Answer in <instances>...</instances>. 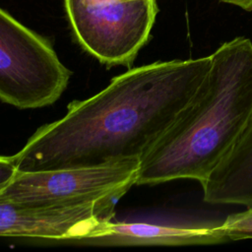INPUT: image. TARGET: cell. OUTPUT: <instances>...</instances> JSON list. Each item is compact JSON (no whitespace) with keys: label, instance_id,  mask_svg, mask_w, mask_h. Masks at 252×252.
<instances>
[{"label":"cell","instance_id":"cell-6","mask_svg":"<svg viewBox=\"0 0 252 252\" xmlns=\"http://www.w3.org/2000/svg\"><path fill=\"white\" fill-rule=\"evenodd\" d=\"M124 194L112 193L94 200L48 206L0 201V235L81 242L103 232Z\"/></svg>","mask_w":252,"mask_h":252},{"label":"cell","instance_id":"cell-4","mask_svg":"<svg viewBox=\"0 0 252 252\" xmlns=\"http://www.w3.org/2000/svg\"><path fill=\"white\" fill-rule=\"evenodd\" d=\"M76 39L100 63L129 66L150 39L158 0H65Z\"/></svg>","mask_w":252,"mask_h":252},{"label":"cell","instance_id":"cell-2","mask_svg":"<svg viewBox=\"0 0 252 252\" xmlns=\"http://www.w3.org/2000/svg\"><path fill=\"white\" fill-rule=\"evenodd\" d=\"M192 101L140 159L136 184L205 182L252 119V42L235 37L213 54Z\"/></svg>","mask_w":252,"mask_h":252},{"label":"cell","instance_id":"cell-10","mask_svg":"<svg viewBox=\"0 0 252 252\" xmlns=\"http://www.w3.org/2000/svg\"><path fill=\"white\" fill-rule=\"evenodd\" d=\"M220 1L237 6V7L241 8L245 11H251L252 10V0H220Z\"/></svg>","mask_w":252,"mask_h":252},{"label":"cell","instance_id":"cell-9","mask_svg":"<svg viewBox=\"0 0 252 252\" xmlns=\"http://www.w3.org/2000/svg\"><path fill=\"white\" fill-rule=\"evenodd\" d=\"M220 230L227 241L252 238V206L243 212L229 215L220 223Z\"/></svg>","mask_w":252,"mask_h":252},{"label":"cell","instance_id":"cell-5","mask_svg":"<svg viewBox=\"0 0 252 252\" xmlns=\"http://www.w3.org/2000/svg\"><path fill=\"white\" fill-rule=\"evenodd\" d=\"M140 158L103 165L40 171L16 170L0 184V201L48 206L94 200L112 193H126L136 184Z\"/></svg>","mask_w":252,"mask_h":252},{"label":"cell","instance_id":"cell-3","mask_svg":"<svg viewBox=\"0 0 252 252\" xmlns=\"http://www.w3.org/2000/svg\"><path fill=\"white\" fill-rule=\"evenodd\" d=\"M72 71L46 38L0 10V98L21 109L39 108L63 94Z\"/></svg>","mask_w":252,"mask_h":252},{"label":"cell","instance_id":"cell-8","mask_svg":"<svg viewBox=\"0 0 252 252\" xmlns=\"http://www.w3.org/2000/svg\"><path fill=\"white\" fill-rule=\"evenodd\" d=\"M201 185L207 203L252 206V119Z\"/></svg>","mask_w":252,"mask_h":252},{"label":"cell","instance_id":"cell-1","mask_svg":"<svg viewBox=\"0 0 252 252\" xmlns=\"http://www.w3.org/2000/svg\"><path fill=\"white\" fill-rule=\"evenodd\" d=\"M211 64L209 55L129 69L96 94L71 101L62 118L39 127L18 153L4 157L20 171L141 159L192 101Z\"/></svg>","mask_w":252,"mask_h":252},{"label":"cell","instance_id":"cell-7","mask_svg":"<svg viewBox=\"0 0 252 252\" xmlns=\"http://www.w3.org/2000/svg\"><path fill=\"white\" fill-rule=\"evenodd\" d=\"M220 223L197 226H168L145 222L110 221L97 236L81 241L89 245L151 246L194 245L226 242Z\"/></svg>","mask_w":252,"mask_h":252}]
</instances>
